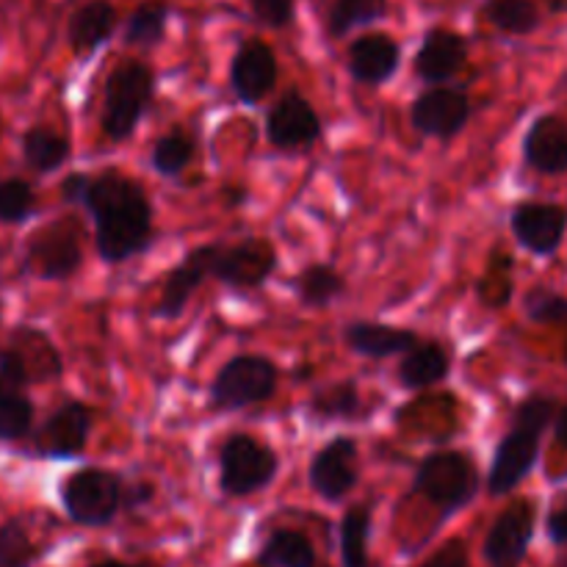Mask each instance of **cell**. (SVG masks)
I'll return each instance as SVG.
<instances>
[{"mask_svg":"<svg viewBox=\"0 0 567 567\" xmlns=\"http://www.w3.org/2000/svg\"><path fill=\"white\" fill-rule=\"evenodd\" d=\"M83 205L94 219L97 252L105 264H122L153 244V205L131 177L114 169L92 177Z\"/></svg>","mask_w":567,"mask_h":567,"instance_id":"6da1fadb","label":"cell"},{"mask_svg":"<svg viewBox=\"0 0 567 567\" xmlns=\"http://www.w3.org/2000/svg\"><path fill=\"white\" fill-rule=\"evenodd\" d=\"M554 419H557L554 399L529 396L518 404L513 426L493 454L491 476H487L491 496H507L532 474L540 457V437Z\"/></svg>","mask_w":567,"mask_h":567,"instance_id":"7a4b0ae2","label":"cell"},{"mask_svg":"<svg viewBox=\"0 0 567 567\" xmlns=\"http://www.w3.org/2000/svg\"><path fill=\"white\" fill-rule=\"evenodd\" d=\"M155 75L142 61H122L105 81L103 133L111 142H125L133 136L144 109L153 100Z\"/></svg>","mask_w":567,"mask_h":567,"instance_id":"3957f363","label":"cell"},{"mask_svg":"<svg viewBox=\"0 0 567 567\" xmlns=\"http://www.w3.org/2000/svg\"><path fill=\"white\" fill-rule=\"evenodd\" d=\"M413 491L443 513H457L480 493V471L463 452L430 454L415 471Z\"/></svg>","mask_w":567,"mask_h":567,"instance_id":"277c9868","label":"cell"},{"mask_svg":"<svg viewBox=\"0 0 567 567\" xmlns=\"http://www.w3.org/2000/svg\"><path fill=\"white\" fill-rule=\"evenodd\" d=\"M277 454L249 435H230L219 452L221 491L230 496H252L277 476Z\"/></svg>","mask_w":567,"mask_h":567,"instance_id":"5b68a950","label":"cell"},{"mask_svg":"<svg viewBox=\"0 0 567 567\" xmlns=\"http://www.w3.org/2000/svg\"><path fill=\"white\" fill-rule=\"evenodd\" d=\"M61 504L81 526H105L114 520L122 504L120 476L103 468H83L66 476L61 485Z\"/></svg>","mask_w":567,"mask_h":567,"instance_id":"8992f818","label":"cell"},{"mask_svg":"<svg viewBox=\"0 0 567 567\" xmlns=\"http://www.w3.org/2000/svg\"><path fill=\"white\" fill-rule=\"evenodd\" d=\"M277 391V369L266 358L241 354L221 365L210 385V404L216 410H244L271 399Z\"/></svg>","mask_w":567,"mask_h":567,"instance_id":"52a82bcc","label":"cell"},{"mask_svg":"<svg viewBox=\"0 0 567 567\" xmlns=\"http://www.w3.org/2000/svg\"><path fill=\"white\" fill-rule=\"evenodd\" d=\"M275 266V247L266 238H244L233 247H219L210 277L238 291H252L269 280Z\"/></svg>","mask_w":567,"mask_h":567,"instance_id":"ba28073f","label":"cell"},{"mask_svg":"<svg viewBox=\"0 0 567 567\" xmlns=\"http://www.w3.org/2000/svg\"><path fill=\"white\" fill-rule=\"evenodd\" d=\"M535 504L529 498L509 504L487 532L485 559L491 567H518L524 563L529 543L535 537Z\"/></svg>","mask_w":567,"mask_h":567,"instance_id":"9c48e42d","label":"cell"},{"mask_svg":"<svg viewBox=\"0 0 567 567\" xmlns=\"http://www.w3.org/2000/svg\"><path fill=\"white\" fill-rule=\"evenodd\" d=\"M28 269L42 280H66L81 269V244L66 221L42 227L28 241Z\"/></svg>","mask_w":567,"mask_h":567,"instance_id":"30bf717a","label":"cell"},{"mask_svg":"<svg viewBox=\"0 0 567 567\" xmlns=\"http://www.w3.org/2000/svg\"><path fill=\"white\" fill-rule=\"evenodd\" d=\"M413 127L424 136L454 138L471 120V100L463 89L435 86L426 89L410 109Z\"/></svg>","mask_w":567,"mask_h":567,"instance_id":"8fae6325","label":"cell"},{"mask_svg":"<svg viewBox=\"0 0 567 567\" xmlns=\"http://www.w3.org/2000/svg\"><path fill=\"white\" fill-rule=\"evenodd\" d=\"M310 487L327 502H341L358 485V443L338 435L310 463Z\"/></svg>","mask_w":567,"mask_h":567,"instance_id":"7c38bea8","label":"cell"},{"mask_svg":"<svg viewBox=\"0 0 567 567\" xmlns=\"http://www.w3.org/2000/svg\"><path fill=\"white\" fill-rule=\"evenodd\" d=\"M513 233L532 255H554L567 233V208L557 203H524L513 210Z\"/></svg>","mask_w":567,"mask_h":567,"instance_id":"4fadbf2b","label":"cell"},{"mask_svg":"<svg viewBox=\"0 0 567 567\" xmlns=\"http://www.w3.org/2000/svg\"><path fill=\"white\" fill-rule=\"evenodd\" d=\"M277 83V55L260 39H247L230 64V86L241 103H260Z\"/></svg>","mask_w":567,"mask_h":567,"instance_id":"5bb4252c","label":"cell"},{"mask_svg":"<svg viewBox=\"0 0 567 567\" xmlns=\"http://www.w3.org/2000/svg\"><path fill=\"white\" fill-rule=\"evenodd\" d=\"M92 432V410L70 402L55 410L37 435V452L42 457H78L86 449Z\"/></svg>","mask_w":567,"mask_h":567,"instance_id":"9a60e30c","label":"cell"},{"mask_svg":"<svg viewBox=\"0 0 567 567\" xmlns=\"http://www.w3.org/2000/svg\"><path fill=\"white\" fill-rule=\"evenodd\" d=\"M266 136L277 150L310 147L321 136V120L299 94H286L266 116Z\"/></svg>","mask_w":567,"mask_h":567,"instance_id":"2e32d148","label":"cell"},{"mask_svg":"<svg viewBox=\"0 0 567 567\" xmlns=\"http://www.w3.org/2000/svg\"><path fill=\"white\" fill-rule=\"evenodd\" d=\"M399 61H402V48L396 39L385 33H365L354 39L347 53L349 75L365 86H380L391 81L399 70Z\"/></svg>","mask_w":567,"mask_h":567,"instance_id":"e0dca14e","label":"cell"},{"mask_svg":"<svg viewBox=\"0 0 567 567\" xmlns=\"http://www.w3.org/2000/svg\"><path fill=\"white\" fill-rule=\"evenodd\" d=\"M216 252H219L216 244H205V247L192 249V252L183 258V264L166 277L164 291H161V299H158V308H155V316H161V319H175V316H181L183 310H186L188 299L194 297L199 282H203L205 277H210Z\"/></svg>","mask_w":567,"mask_h":567,"instance_id":"ac0fdd59","label":"cell"},{"mask_svg":"<svg viewBox=\"0 0 567 567\" xmlns=\"http://www.w3.org/2000/svg\"><path fill=\"white\" fill-rule=\"evenodd\" d=\"M465 59H468V44L460 33L446 31V28H432L421 42L419 55H415V75L424 83L441 86L463 70Z\"/></svg>","mask_w":567,"mask_h":567,"instance_id":"d6986e66","label":"cell"},{"mask_svg":"<svg viewBox=\"0 0 567 567\" xmlns=\"http://www.w3.org/2000/svg\"><path fill=\"white\" fill-rule=\"evenodd\" d=\"M524 158L540 175L567 172V125L559 116H537L524 138Z\"/></svg>","mask_w":567,"mask_h":567,"instance_id":"ffe728a7","label":"cell"},{"mask_svg":"<svg viewBox=\"0 0 567 567\" xmlns=\"http://www.w3.org/2000/svg\"><path fill=\"white\" fill-rule=\"evenodd\" d=\"M349 349L363 358H393V354H404L410 347L419 343V336L413 330L391 324H371V321H354L343 332Z\"/></svg>","mask_w":567,"mask_h":567,"instance_id":"44dd1931","label":"cell"},{"mask_svg":"<svg viewBox=\"0 0 567 567\" xmlns=\"http://www.w3.org/2000/svg\"><path fill=\"white\" fill-rule=\"evenodd\" d=\"M116 28V9L109 0H89L70 17V37L75 55H92L103 42H109Z\"/></svg>","mask_w":567,"mask_h":567,"instance_id":"7402d4cb","label":"cell"},{"mask_svg":"<svg viewBox=\"0 0 567 567\" xmlns=\"http://www.w3.org/2000/svg\"><path fill=\"white\" fill-rule=\"evenodd\" d=\"M449 374V352L435 341H419L404 352L399 365V380L410 391H421L435 382L446 380Z\"/></svg>","mask_w":567,"mask_h":567,"instance_id":"603a6c76","label":"cell"},{"mask_svg":"<svg viewBox=\"0 0 567 567\" xmlns=\"http://www.w3.org/2000/svg\"><path fill=\"white\" fill-rule=\"evenodd\" d=\"M22 155L33 172L48 175L70 158V138L55 133L53 127H31L22 136Z\"/></svg>","mask_w":567,"mask_h":567,"instance_id":"cb8c5ba5","label":"cell"},{"mask_svg":"<svg viewBox=\"0 0 567 567\" xmlns=\"http://www.w3.org/2000/svg\"><path fill=\"white\" fill-rule=\"evenodd\" d=\"M258 563L264 567H316V551L302 532L280 529L260 548Z\"/></svg>","mask_w":567,"mask_h":567,"instance_id":"d4e9b609","label":"cell"},{"mask_svg":"<svg viewBox=\"0 0 567 567\" xmlns=\"http://www.w3.org/2000/svg\"><path fill=\"white\" fill-rule=\"evenodd\" d=\"M293 291H297L299 302L305 308H327L338 297H343L347 282H343V277L332 266L313 264L293 280Z\"/></svg>","mask_w":567,"mask_h":567,"instance_id":"484cf974","label":"cell"},{"mask_svg":"<svg viewBox=\"0 0 567 567\" xmlns=\"http://www.w3.org/2000/svg\"><path fill=\"white\" fill-rule=\"evenodd\" d=\"M388 14V0H336L327 17L330 37L341 39L354 28L371 25Z\"/></svg>","mask_w":567,"mask_h":567,"instance_id":"4316f807","label":"cell"},{"mask_svg":"<svg viewBox=\"0 0 567 567\" xmlns=\"http://www.w3.org/2000/svg\"><path fill=\"white\" fill-rule=\"evenodd\" d=\"M485 14L498 31L513 33V37L535 33L540 25V11H537L535 0H491L485 6Z\"/></svg>","mask_w":567,"mask_h":567,"instance_id":"83f0119b","label":"cell"},{"mask_svg":"<svg viewBox=\"0 0 567 567\" xmlns=\"http://www.w3.org/2000/svg\"><path fill=\"white\" fill-rule=\"evenodd\" d=\"M371 513L365 507H354L341 520V559L343 567H369L365 540H369Z\"/></svg>","mask_w":567,"mask_h":567,"instance_id":"f1b7e54d","label":"cell"},{"mask_svg":"<svg viewBox=\"0 0 567 567\" xmlns=\"http://www.w3.org/2000/svg\"><path fill=\"white\" fill-rule=\"evenodd\" d=\"M166 20H169V9L164 3H144L127 17L125 25V42L138 44V48H153L164 39Z\"/></svg>","mask_w":567,"mask_h":567,"instance_id":"f546056e","label":"cell"},{"mask_svg":"<svg viewBox=\"0 0 567 567\" xmlns=\"http://www.w3.org/2000/svg\"><path fill=\"white\" fill-rule=\"evenodd\" d=\"M310 413L327 421L354 419L360 413V393L354 382H341V385H332L327 391L316 393L313 402H310Z\"/></svg>","mask_w":567,"mask_h":567,"instance_id":"4dcf8cb0","label":"cell"},{"mask_svg":"<svg viewBox=\"0 0 567 567\" xmlns=\"http://www.w3.org/2000/svg\"><path fill=\"white\" fill-rule=\"evenodd\" d=\"M194 144L192 138L183 136V133H166L164 138H158L153 147V166L155 172H161L164 177H175L192 164Z\"/></svg>","mask_w":567,"mask_h":567,"instance_id":"1f68e13d","label":"cell"},{"mask_svg":"<svg viewBox=\"0 0 567 567\" xmlns=\"http://www.w3.org/2000/svg\"><path fill=\"white\" fill-rule=\"evenodd\" d=\"M33 424V404L22 393L0 396V441H20Z\"/></svg>","mask_w":567,"mask_h":567,"instance_id":"d6a6232c","label":"cell"},{"mask_svg":"<svg viewBox=\"0 0 567 567\" xmlns=\"http://www.w3.org/2000/svg\"><path fill=\"white\" fill-rule=\"evenodd\" d=\"M524 310L535 324H567V297L535 286L524 299Z\"/></svg>","mask_w":567,"mask_h":567,"instance_id":"836d02e7","label":"cell"},{"mask_svg":"<svg viewBox=\"0 0 567 567\" xmlns=\"http://www.w3.org/2000/svg\"><path fill=\"white\" fill-rule=\"evenodd\" d=\"M33 214V192L25 181L0 183V221L20 225Z\"/></svg>","mask_w":567,"mask_h":567,"instance_id":"e575fe53","label":"cell"},{"mask_svg":"<svg viewBox=\"0 0 567 567\" xmlns=\"http://www.w3.org/2000/svg\"><path fill=\"white\" fill-rule=\"evenodd\" d=\"M37 557L31 537L20 524H0V567H28Z\"/></svg>","mask_w":567,"mask_h":567,"instance_id":"d590c367","label":"cell"},{"mask_svg":"<svg viewBox=\"0 0 567 567\" xmlns=\"http://www.w3.org/2000/svg\"><path fill=\"white\" fill-rule=\"evenodd\" d=\"M28 382V365L20 352H6L0 349V396L6 393H20Z\"/></svg>","mask_w":567,"mask_h":567,"instance_id":"8d00e7d4","label":"cell"},{"mask_svg":"<svg viewBox=\"0 0 567 567\" xmlns=\"http://www.w3.org/2000/svg\"><path fill=\"white\" fill-rule=\"evenodd\" d=\"M249 9L269 28H288L293 20V0H249Z\"/></svg>","mask_w":567,"mask_h":567,"instance_id":"74e56055","label":"cell"},{"mask_svg":"<svg viewBox=\"0 0 567 567\" xmlns=\"http://www.w3.org/2000/svg\"><path fill=\"white\" fill-rule=\"evenodd\" d=\"M424 567H468V551H465V543L452 540L435 554Z\"/></svg>","mask_w":567,"mask_h":567,"instance_id":"f35d334b","label":"cell"},{"mask_svg":"<svg viewBox=\"0 0 567 567\" xmlns=\"http://www.w3.org/2000/svg\"><path fill=\"white\" fill-rule=\"evenodd\" d=\"M546 529H548V537H551V543H557V546H567V496H563L557 504H554V509L548 513Z\"/></svg>","mask_w":567,"mask_h":567,"instance_id":"ab89813d","label":"cell"},{"mask_svg":"<svg viewBox=\"0 0 567 567\" xmlns=\"http://www.w3.org/2000/svg\"><path fill=\"white\" fill-rule=\"evenodd\" d=\"M89 183H92V177L81 175V172H72V175H66L61 181V199H66V203H83L89 192Z\"/></svg>","mask_w":567,"mask_h":567,"instance_id":"60d3db41","label":"cell"},{"mask_svg":"<svg viewBox=\"0 0 567 567\" xmlns=\"http://www.w3.org/2000/svg\"><path fill=\"white\" fill-rule=\"evenodd\" d=\"M150 498H153V487H147L144 482H142V485H133L131 496H127V509L142 507V504L150 502Z\"/></svg>","mask_w":567,"mask_h":567,"instance_id":"b9f144b4","label":"cell"},{"mask_svg":"<svg viewBox=\"0 0 567 567\" xmlns=\"http://www.w3.org/2000/svg\"><path fill=\"white\" fill-rule=\"evenodd\" d=\"M557 424H554V435H557V443L567 452V404L557 413Z\"/></svg>","mask_w":567,"mask_h":567,"instance_id":"7bdbcfd3","label":"cell"},{"mask_svg":"<svg viewBox=\"0 0 567 567\" xmlns=\"http://www.w3.org/2000/svg\"><path fill=\"white\" fill-rule=\"evenodd\" d=\"M94 567H153V565H127V563H116V559H109V563H97Z\"/></svg>","mask_w":567,"mask_h":567,"instance_id":"ee69618b","label":"cell"},{"mask_svg":"<svg viewBox=\"0 0 567 567\" xmlns=\"http://www.w3.org/2000/svg\"><path fill=\"white\" fill-rule=\"evenodd\" d=\"M565 365H567V343H565Z\"/></svg>","mask_w":567,"mask_h":567,"instance_id":"f6af8a7d","label":"cell"},{"mask_svg":"<svg viewBox=\"0 0 567 567\" xmlns=\"http://www.w3.org/2000/svg\"><path fill=\"white\" fill-rule=\"evenodd\" d=\"M559 567H567V559H565V563H563V565H559Z\"/></svg>","mask_w":567,"mask_h":567,"instance_id":"bcb514c9","label":"cell"}]
</instances>
